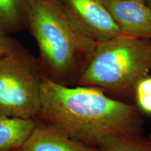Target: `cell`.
<instances>
[{
	"mask_svg": "<svg viewBox=\"0 0 151 151\" xmlns=\"http://www.w3.org/2000/svg\"><path fill=\"white\" fill-rule=\"evenodd\" d=\"M38 117L81 142L97 147L106 138L140 134L143 113L92 87L59 83L41 73Z\"/></svg>",
	"mask_w": 151,
	"mask_h": 151,
	"instance_id": "cell-1",
	"label": "cell"
},
{
	"mask_svg": "<svg viewBox=\"0 0 151 151\" xmlns=\"http://www.w3.org/2000/svg\"><path fill=\"white\" fill-rule=\"evenodd\" d=\"M30 0H0V35L11 37L27 28Z\"/></svg>",
	"mask_w": 151,
	"mask_h": 151,
	"instance_id": "cell-9",
	"label": "cell"
},
{
	"mask_svg": "<svg viewBox=\"0 0 151 151\" xmlns=\"http://www.w3.org/2000/svg\"><path fill=\"white\" fill-rule=\"evenodd\" d=\"M37 124L35 118L0 115V151L19 150L29 139Z\"/></svg>",
	"mask_w": 151,
	"mask_h": 151,
	"instance_id": "cell-8",
	"label": "cell"
},
{
	"mask_svg": "<svg viewBox=\"0 0 151 151\" xmlns=\"http://www.w3.org/2000/svg\"><path fill=\"white\" fill-rule=\"evenodd\" d=\"M27 29L39 52V70L69 86L77 83L95 50L97 41L69 16L58 0H30Z\"/></svg>",
	"mask_w": 151,
	"mask_h": 151,
	"instance_id": "cell-2",
	"label": "cell"
},
{
	"mask_svg": "<svg viewBox=\"0 0 151 151\" xmlns=\"http://www.w3.org/2000/svg\"><path fill=\"white\" fill-rule=\"evenodd\" d=\"M151 73V39L124 35L97 43L76 83L106 94L132 96L137 84Z\"/></svg>",
	"mask_w": 151,
	"mask_h": 151,
	"instance_id": "cell-3",
	"label": "cell"
},
{
	"mask_svg": "<svg viewBox=\"0 0 151 151\" xmlns=\"http://www.w3.org/2000/svg\"><path fill=\"white\" fill-rule=\"evenodd\" d=\"M133 96L136 106L142 113L151 116V76L141 79L136 86Z\"/></svg>",
	"mask_w": 151,
	"mask_h": 151,
	"instance_id": "cell-11",
	"label": "cell"
},
{
	"mask_svg": "<svg viewBox=\"0 0 151 151\" xmlns=\"http://www.w3.org/2000/svg\"><path fill=\"white\" fill-rule=\"evenodd\" d=\"M18 41L11 37L0 35V58L12 50L18 44Z\"/></svg>",
	"mask_w": 151,
	"mask_h": 151,
	"instance_id": "cell-12",
	"label": "cell"
},
{
	"mask_svg": "<svg viewBox=\"0 0 151 151\" xmlns=\"http://www.w3.org/2000/svg\"><path fill=\"white\" fill-rule=\"evenodd\" d=\"M16 151H18V150H16Z\"/></svg>",
	"mask_w": 151,
	"mask_h": 151,
	"instance_id": "cell-14",
	"label": "cell"
},
{
	"mask_svg": "<svg viewBox=\"0 0 151 151\" xmlns=\"http://www.w3.org/2000/svg\"><path fill=\"white\" fill-rule=\"evenodd\" d=\"M143 1H144L145 2H146L151 8V0H143Z\"/></svg>",
	"mask_w": 151,
	"mask_h": 151,
	"instance_id": "cell-13",
	"label": "cell"
},
{
	"mask_svg": "<svg viewBox=\"0 0 151 151\" xmlns=\"http://www.w3.org/2000/svg\"><path fill=\"white\" fill-rule=\"evenodd\" d=\"M123 35L151 39V8L143 0H103Z\"/></svg>",
	"mask_w": 151,
	"mask_h": 151,
	"instance_id": "cell-6",
	"label": "cell"
},
{
	"mask_svg": "<svg viewBox=\"0 0 151 151\" xmlns=\"http://www.w3.org/2000/svg\"><path fill=\"white\" fill-rule=\"evenodd\" d=\"M41 73L20 43L0 58V115L35 118L40 109Z\"/></svg>",
	"mask_w": 151,
	"mask_h": 151,
	"instance_id": "cell-4",
	"label": "cell"
},
{
	"mask_svg": "<svg viewBox=\"0 0 151 151\" xmlns=\"http://www.w3.org/2000/svg\"><path fill=\"white\" fill-rule=\"evenodd\" d=\"M97 148L99 151H151V138L140 134L106 138Z\"/></svg>",
	"mask_w": 151,
	"mask_h": 151,
	"instance_id": "cell-10",
	"label": "cell"
},
{
	"mask_svg": "<svg viewBox=\"0 0 151 151\" xmlns=\"http://www.w3.org/2000/svg\"><path fill=\"white\" fill-rule=\"evenodd\" d=\"M73 20L97 42L123 35L103 0H58Z\"/></svg>",
	"mask_w": 151,
	"mask_h": 151,
	"instance_id": "cell-5",
	"label": "cell"
},
{
	"mask_svg": "<svg viewBox=\"0 0 151 151\" xmlns=\"http://www.w3.org/2000/svg\"><path fill=\"white\" fill-rule=\"evenodd\" d=\"M18 151H99L73 139L49 124H37L25 143Z\"/></svg>",
	"mask_w": 151,
	"mask_h": 151,
	"instance_id": "cell-7",
	"label": "cell"
}]
</instances>
